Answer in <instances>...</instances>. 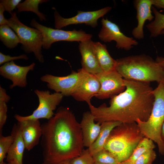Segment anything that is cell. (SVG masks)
Wrapping results in <instances>:
<instances>
[{"label":"cell","instance_id":"cell-7","mask_svg":"<svg viewBox=\"0 0 164 164\" xmlns=\"http://www.w3.org/2000/svg\"><path fill=\"white\" fill-rule=\"evenodd\" d=\"M31 26L40 32L43 36L42 47L49 49L52 44L59 41L79 42L91 39L92 35L86 33L82 29L77 30L65 31L60 29H53L42 25L35 19L30 22Z\"/></svg>","mask_w":164,"mask_h":164},{"label":"cell","instance_id":"cell-1","mask_svg":"<svg viewBox=\"0 0 164 164\" xmlns=\"http://www.w3.org/2000/svg\"><path fill=\"white\" fill-rule=\"evenodd\" d=\"M41 126L42 164H59L82 153L84 146L80 124L69 108H59Z\"/></svg>","mask_w":164,"mask_h":164},{"label":"cell","instance_id":"cell-36","mask_svg":"<svg viewBox=\"0 0 164 164\" xmlns=\"http://www.w3.org/2000/svg\"><path fill=\"white\" fill-rule=\"evenodd\" d=\"M155 60L164 69V57L157 56Z\"/></svg>","mask_w":164,"mask_h":164},{"label":"cell","instance_id":"cell-21","mask_svg":"<svg viewBox=\"0 0 164 164\" xmlns=\"http://www.w3.org/2000/svg\"><path fill=\"white\" fill-rule=\"evenodd\" d=\"M93 49L99 63L104 72L115 69L116 60L110 55L106 45L99 42L93 41Z\"/></svg>","mask_w":164,"mask_h":164},{"label":"cell","instance_id":"cell-32","mask_svg":"<svg viewBox=\"0 0 164 164\" xmlns=\"http://www.w3.org/2000/svg\"><path fill=\"white\" fill-rule=\"evenodd\" d=\"M20 59L28 60V58L25 54H22L17 56H11L9 55H5L0 52V65L12 61Z\"/></svg>","mask_w":164,"mask_h":164},{"label":"cell","instance_id":"cell-26","mask_svg":"<svg viewBox=\"0 0 164 164\" xmlns=\"http://www.w3.org/2000/svg\"><path fill=\"white\" fill-rule=\"evenodd\" d=\"M94 162L106 164H119L114 156L104 149L92 156Z\"/></svg>","mask_w":164,"mask_h":164},{"label":"cell","instance_id":"cell-20","mask_svg":"<svg viewBox=\"0 0 164 164\" xmlns=\"http://www.w3.org/2000/svg\"><path fill=\"white\" fill-rule=\"evenodd\" d=\"M122 123L120 121H105L101 123L100 132L97 138L88 149L89 153L92 156L104 149L106 142L111 131Z\"/></svg>","mask_w":164,"mask_h":164},{"label":"cell","instance_id":"cell-11","mask_svg":"<svg viewBox=\"0 0 164 164\" xmlns=\"http://www.w3.org/2000/svg\"><path fill=\"white\" fill-rule=\"evenodd\" d=\"M95 75L101 85L100 89L95 96L98 99L111 98L123 92L125 88L124 79L115 69Z\"/></svg>","mask_w":164,"mask_h":164},{"label":"cell","instance_id":"cell-10","mask_svg":"<svg viewBox=\"0 0 164 164\" xmlns=\"http://www.w3.org/2000/svg\"><path fill=\"white\" fill-rule=\"evenodd\" d=\"M101 22L102 26L98 36L101 41L106 43L114 41L116 47L126 50H129L134 46L138 45V42L135 39L125 36L116 24L107 18H103Z\"/></svg>","mask_w":164,"mask_h":164},{"label":"cell","instance_id":"cell-34","mask_svg":"<svg viewBox=\"0 0 164 164\" xmlns=\"http://www.w3.org/2000/svg\"><path fill=\"white\" fill-rule=\"evenodd\" d=\"M5 11L4 7L0 4V25L8 24L7 19L4 17V13Z\"/></svg>","mask_w":164,"mask_h":164},{"label":"cell","instance_id":"cell-16","mask_svg":"<svg viewBox=\"0 0 164 164\" xmlns=\"http://www.w3.org/2000/svg\"><path fill=\"white\" fill-rule=\"evenodd\" d=\"M134 4L137 11L138 24L132 30V34L135 38L140 39L144 38L143 27L145 22L147 20L151 21L154 18L151 10L152 5V0H136Z\"/></svg>","mask_w":164,"mask_h":164},{"label":"cell","instance_id":"cell-5","mask_svg":"<svg viewBox=\"0 0 164 164\" xmlns=\"http://www.w3.org/2000/svg\"><path fill=\"white\" fill-rule=\"evenodd\" d=\"M153 94L154 101L149 118L146 121L138 119L136 122L145 137L155 142L159 153L164 155V143L161 137L164 122V79L153 90Z\"/></svg>","mask_w":164,"mask_h":164},{"label":"cell","instance_id":"cell-38","mask_svg":"<svg viewBox=\"0 0 164 164\" xmlns=\"http://www.w3.org/2000/svg\"><path fill=\"white\" fill-rule=\"evenodd\" d=\"M119 164H133L130 162L128 160L119 163Z\"/></svg>","mask_w":164,"mask_h":164},{"label":"cell","instance_id":"cell-3","mask_svg":"<svg viewBox=\"0 0 164 164\" xmlns=\"http://www.w3.org/2000/svg\"><path fill=\"white\" fill-rule=\"evenodd\" d=\"M115 69L126 80L159 83L164 79V69L151 57L144 54L116 60Z\"/></svg>","mask_w":164,"mask_h":164},{"label":"cell","instance_id":"cell-12","mask_svg":"<svg viewBox=\"0 0 164 164\" xmlns=\"http://www.w3.org/2000/svg\"><path fill=\"white\" fill-rule=\"evenodd\" d=\"M80 80L75 90L71 95L78 101H85L88 104L99 92L101 85L95 75L90 73L83 69H79Z\"/></svg>","mask_w":164,"mask_h":164},{"label":"cell","instance_id":"cell-6","mask_svg":"<svg viewBox=\"0 0 164 164\" xmlns=\"http://www.w3.org/2000/svg\"><path fill=\"white\" fill-rule=\"evenodd\" d=\"M8 25L20 39L22 49L27 53H33L36 58L41 63L44 61L42 54L43 36L38 29L27 26L21 22L15 12H12L7 19Z\"/></svg>","mask_w":164,"mask_h":164},{"label":"cell","instance_id":"cell-29","mask_svg":"<svg viewBox=\"0 0 164 164\" xmlns=\"http://www.w3.org/2000/svg\"><path fill=\"white\" fill-rule=\"evenodd\" d=\"M156 157V153L153 149H152L140 156L134 164H152Z\"/></svg>","mask_w":164,"mask_h":164},{"label":"cell","instance_id":"cell-23","mask_svg":"<svg viewBox=\"0 0 164 164\" xmlns=\"http://www.w3.org/2000/svg\"><path fill=\"white\" fill-rule=\"evenodd\" d=\"M152 9L154 19L146 27L150 32L151 37H155L160 35L161 32L164 30V14L158 11L154 6L152 7Z\"/></svg>","mask_w":164,"mask_h":164},{"label":"cell","instance_id":"cell-14","mask_svg":"<svg viewBox=\"0 0 164 164\" xmlns=\"http://www.w3.org/2000/svg\"><path fill=\"white\" fill-rule=\"evenodd\" d=\"M34 63L26 66H21L15 64L13 61L6 63L0 67V74L3 77L11 80L12 84L9 86L12 89L15 86L26 87V76L29 72L33 70Z\"/></svg>","mask_w":164,"mask_h":164},{"label":"cell","instance_id":"cell-39","mask_svg":"<svg viewBox=\"0 0 164 164\" xmlns=\"http://www.w3.org/2000/svg\"><path fill=\"white\" fill-rule=\"evenodd\" d=\"M70 160H67L61 162L59 164H70Z\"/></svg>","mask_w":164,"mask_h":164},{"label":"cell","instance_id":"cell-37","mask_svg":"<svg viewBox=\"0 0 164 164\" xmlns=\"http://www.w3.org/2000/svg\"><path fill=\"white\" fill-rule=\"evenodd\" d=\"M161 137L162 140L164 143V122H163L162 127Z\"/></svg>","mask_w":164,"mask_h":164},{"label":"cell","instance_id":"cell-2","mask_svg":"<svg viewBox=\"0 0 164 164\" xmlns=\"http://www.w3.org/2000/svg\"><path fill=\"white\" fill-rule=\"evenodd\" d=\"M124 79L125 90L111 97L109 106L104 103L98 107L88 104L97 123L136 122L138 119L146 121L149 118L154 101L150 83Z\"/></svg>","mask_w":164,"mask_h":164},{"label":"cell","instance_id":"cell-18","mask_svg":"<svg viewBox=\"0 0 164 164\" xmlns=\"http://www.w3.org/2000/svg\"><path fill=\"white\" fill-rule=\"evenodd\" d=\"M11 134L13 136L14 141L7 152L6 161L14 164H23V155L26 147L18 122L13 126Z\"/></svg>","mask_w":164,"mask_h":164},{"label":"cell","instance_id":"cell-9","mask_svg":"<svg viewBox=\"0 0 164 164\" xmlns=\"http://www.w3.org/2000/svg\"><path fill=\"white\" fill-rule=\"evenodd\" d=\"M111 9V7L107 6L94 11H78L76 15L68 18H63L55 10L54 13L55 27L56 29H60L70 25L85 24L94 28L98 25V19L104 16Z\"/></svg>","mask_w":164,"mask_h":164},{"label":"cell","instance_id":"cell-28","mask_svg":"<svg viewBox=\"0 0 164 164\" xmlns=\"http://www.w3.org/2000/svg\"><path fill=\"white\" fill-rule=\"evenodd\" d=\"M70 162V164H93L94 162L87 149L84 150L80 156L71 159Z\"/></svg>","mask_w":164,"mask_h":164},{"label":"cell","instance_id":"cell-25","mask_svg":"<svg viewBox=\"0 0 164 164\" xmlns=\"http://www.w3.org/2000/svg\"><path fill=\"white\" fill-rule=\"evenodd\" d=\"M155 147L152 140L145 137L139 142L128 160L134 164L140 156L149 151L153 149Z\"/></svg>","mask_w":164,"mask_h":164},{"label":"cell","instance_id":"cell-43","mask_svg":"<svg viewBox=\"0 0 164 164\" xmlns=\"http://www.w3.org/2000/svg\"></svg>","mask_w":164,"mask_h":164},{"label":"cell","instance_id":"cell-31","mask_svg":"<svg viewBox=\"0 0 164 164\" xmlns=\"http://www.w3.org/2000/svg\"><path fill=\"white\" fill-rule=\"evenodd\" d=\"M7 106L6 102L0 101V132L2 133V129L5 124L7 118Z\"/></svg>","mask_w":164,"mask_h":164},{"label":"cell","instance_id":"cell-22","mask_svg":"<svg viewBox=\"0 0 164 164\" xmlns=\"http://www.w3.org/2000/svg\"><path fill=\"white\" fill-rule=\"evenodd\" d=\"M11 28L8 24L0 26V39L7 47L12 49L21 42Z\"/></svg>","mask_w":164,"mask_h":164},{"label":"cell","instance_id":"cell-19","mask_svg":"<svg viewBox=\"0 0 164 164\" xmlns=\"http://www.w3.org/2000/svg\"><path fill=\"white\" fill-rule=\"evenodd\" d=\"M94 117L91 112H84L80 125L84 146L90 147L97 138L100 132L101 125L94 122Z\"/></svg>","mask_w":164,"mask_h":164},{"label":"cell","instance_id":"cell-30","mask_svg":"<svg viewBox=\"0 0 164 164\" xmlns=\"http://www.w3.org/2000/svg\"><path fill=\"white\" fill-rule=\"evenodd\" d=\"M21 1V0H1L0 4L4 7L5 11L12 14V12Z\"/></svg>","mask_w":164,"mask_h":164},{"label":"cell","instance_id":"cell-13","mask_svg":"<svg viewBox=\"0 0 164 164\" xmlns=\"http://www.w3.org/2000/svg\"><path fill=\"white\" fill-rule=\"evenodd\" d=\"M80 74L78 71H72L69 75L58 77L46 74L40 78L43 82L47 83V87L56 92L62 94L63 96H71L79 82Z\"/></svg>","mask_w":164,"mask_h":164},{"label":"cell","instance_id":"cell-8","mask_svg":"<svg viewBox=\"0 0 164 164\" xmlns=\"http://www.w3.org/2000/svg\"><path fill=\"white\" fill-rule=\"evenodd\" d=\"M39 100V105L32 113L28 116H22L15 114L14 117L19 121L28 119L39 120L45 118L49 120L54 115L53 111L61 102L63 96L60 93L51 94L48 91L36 89L34 91Z\"/></svg>","mask_w":164,"mask_h":164},{"label":"cell","instance_id":"cell-27","mask_svg":"<svg viewBox=\"0 0 164 164\" xmlns=\"http://www.w3.org/2000/svg\"><path fill=\"white\" fill-rule=\"evenodd\" d=\"M13 141L14 137L12 134L4 136L0 134V163L3 162Z\"/></svg>","mask_w":164,"mask_h":164},{"label":"cell","instance_id":"cell-24","mask_svg":"<svg viewBox=\"0 0 164 164\" xmlns=\"http://www.w3.org/2000/svg\"><path fill=\"white\" fill-rule=\"evenodd\" d=\"M48 1V0H26L23 2L20 3L17 6V12L19 13L24 11L32 12L37 15L40 21H45L46 16L39 11L38 6L39 4Z\"/></svg>","mask_w":164,"mask_h":164},{"label":"cell","instance_id":"cell-35","mask_svg":"<svg viewBox=\"0 0 164 164\" xmlns=\"http://www.w3.org/2000/svg\"><path fill=\"white\" fill-rule=\"evenodd\" d=\"M152 5L158 9H164V0H152Z\"/></svg>","mask_w":164,"mask_h":164},{"label":"cell","instance_id":"cell-15","mask_svg":"<svg viewBox=\"0 0 164 164\" xmlns=\"http://www.w3.org/2000/svg\"><path fill=\"white\" fill-rule=\"evenodd\" d=\"M20 126L26 149H32L39 143L42 129L39 120L28 119L18 122Z\"/></svg>","mask_w":164,"mask_h":164},{"label":"cell","instance_id":"cell-40","mask_svg":"<svg viewBox=\"0 0 164 164\" xmlns=\"http://www.w3.org/2000/svg\"><path fill=\"white\" fill-rule=\"evenodd\" d=\"M0 164H14L12 163V162H3L1 163H0Z\"/></svg>","mask_w":164,"mask_h":164},{"label":"cell","instance_id":"cell-42","mask_svg":"<svg viewBox=\"0 0 164 164\" xmlns=\"http://www.w3.org/2000/svg\"><path fill=\"white\" fill-rule=\"evenodd\" d=\"M162 34H164V30H163L160 32V35H162Z\"/></svg>","mask_w":164,"mask_h":164},{"label":"cell","instance_id":"cell-41","mask_svg":"<svg viewBox=\"0 0 164 164\" xmlns=\"http://www.w3.org/2000/svg\"><path fill=\"white\" fill-rule=\"evenodd\" d=\"M93 164H106L102 163H99L98 162H94Z\"/></svg>","mask_w":164,"mask_h":164},{"label":"cell","instance_id":"cell-4","mask_svg":"<svg viewBox=\"0 0 164 164\" xmlns=\"http://www.w3.org/2000/svg\"><path fill=\"white\" fill-rule=\"evenodd\" d=\"M144 137L136 122L122 123L111 131L104 149L120 163L130 158Z\"/></svg>","mask_w":164,"mask_h":164},{"label":"cell","instance_id":"cell-17","mask_svg":"<svg viewBox=\"0 0 164 164\" xmlns=\"http://www.w3.org/2000/svg\"><path fill=\"white\" fill-rule=\"evenodd\" d=\"M91 39L79 42V49L81 56L82 68L95 75L104 72L94 53Z\"/></svg>","mask_w":164,"mask_h":164},{"label":"cell","instance_id":"cell-33","mask_svg":"<svg viewBox=\"0 0 164 164\" xmlns=\"http://www.w3.org/2000/svg\"><path fill=\"white\" fill-rule=\"evenodd\" d=\"M10 96L7 94L6 90L0 87V101L8 102L10 99Z\"/></svg>","mask_w":164,"mask_h":164}]
</instances>
